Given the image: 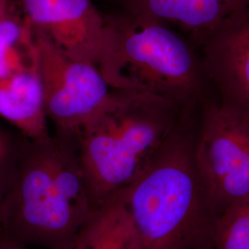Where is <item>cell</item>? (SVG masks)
Segmentation results:
<instances>
[{"instance_id": "cell-14", "label": "cell", "mask_w": 249, "mask_h": 249, "mask_svg": "<svg viewBox=\"0 0 249 249\" xmlns=\"http://www.w3.org/2000/svg\"><path fill=\"white\" fill-rule=\"evenodd\" d=\"M17 144L18 140L9 141L5 150L0 153V215L15 180Z\"/></svg>"}, {"instance_id": "cell-12", "label": "cell", "mask_w": 249, "mask_h": 249, "mask_svg": "<svg viewBox=\"0 0 249 249\" xmlns=\"http://www.w3.org/2000/svg\"><path fill=\"white\" fill-rule=\"evenodd\" d=\"M37 68L34 31L18 7L0 23V79Z\"/></svg>"}, {"instance_id": "cell-3", "label": "cell", "mask_w": 249, "mask_h": 249, "mask_svg": "<svg viewBox=\"0 0 249 249\" xmlns=\"http://www.w3.org/2000/svg\"><path fill=\"white\" fill-rule=\"evenodd\" d=\"M183 109L151 93L110 90L78 131L80 160L94 209L129 187L148 168Z\"/></svg>"}, {"instance_id": "cell-6", "label": "cell", "mask_w": 249, "mask_h": 249, "mask_svg": "<svg viewBox=\"0 0 249 249\" xmlns=\"http://www.w3.org/2000/svg\"><path fill=\"white\" fill-rule=\"evenodd\" d=\"M33 31L47 118L55 129L78 132L105 102L110 87L95 65L68 56L41 32Z\"/></svg>"}, {"instance_id": "cell-13", "label": "cell", "mask_w": 249, "mask_h": 249, "mask_svg": "<svg viewBox=\"0 0 249 249\" xmlns=\"http://www.w3.org/2000/svg\"><path fill=\"white\" fill-rule=\"evenodd\" d=\"M213 249H249V194L216 218Z\"/></svg>"}, {"instance_id": "cell-5", "label": "cell", "mask_w": 249, "mask_h": 249, "mask_svg": "<svg viewBox=\"0 0 249 249\" xmlns=\"http://www.w3.org/2000/svg\"><path fill=\"white\" fill-rule=\"evenodd\" d=\"M200 107L195 160L217 218L249 194V112L221 100Z\"/></svg>"}, {"instance_id": "cell-9", "label": "cell", "mask_w": 249, "mask_h": 249, "mask_svg": "<svg viewBox=\"0 0 249 249\" xmlns=\"http://www.w3.org/2000/svg\"><path fill=\"white\" fill-rule=\"evenodd\" d=\"M120 9L178 28L196 48L249 0H114Z\"/></svg>"}, {"instance_id": "cell-8", "label": "cell", "mask_w": 249, "mask_h": 249, "mask_svg": "<svg viewBox=\"0 0 249 249\" xmlns=\"http://www.w3.org/2000/svg\"><path fill=\"white\" fill-rule=\"evenodd\" d=\"M197 49L221 101L249 112V7L224 20Z\"/></svg>"}, {"instance_id": "cell-7", "label": "cell", "mask_w": 249, "mask_h": 249, "mask_svg": "<svg viewBox=\"0 0 249 249\" xmlns=\"http://www.w3.org/2000/svg\"><path fill=\"white\" fill-rule=\"evenodd\" d=\"M16 1L31 26L56 49L76 60L98 66L106 21L90 0Z\"/></svg>"}, {"instance_id": "cell-2", "label": "cell", "mask_w": 249, "mask_h": 249, "mask_svg": "<svg viewBox=\"0 0 249 249\" xmlns=\"http://www.w3.org/2000/svg\"><path fill=\"white\" fill-rule=\"evenodd\" d=\"M195 110L183 109L148 168L121 190L144 249H213L216 216L195 160Z\"/></svg>"}, {"instance_id": "cell-1", "label": "cell", "mask_w": 249, "mask_h": 249, "mask_svg": "<svg viewBox=\"0 0 249 249\" xmlns=\"http://www.w3.org/2000/svg\"><path fill=\"white\" fill-rule=\"evenodd\" d=\"M94 210L78 132L18 139L15 180L0 215L9 236L36 249H73Z\"/></svg>"}, {"instance_id": "cell-10", "label": "cell", "mask_w": 249, "mask_h": 249, "mask_svg": "<svg viewBox=\"0 0 249 249\" xmlns=\"http://www.w3.org/2000/svg\"><path fill=\"white\" fill-rule=\"evenodd\" d=\"M0 116L27 139L40 140L50 135L38 68L0 79Z\"/></svg>"}, {"instance_id": "cell-16", "label": "cell", "mask_w": 249, "mask_h": 249, "mask_svg": "<svg viewBox=\"0 0 249 249\" xmlns=\"http://www.w3.org/2000/svg\"><path fill=\"white\" fill-rule=\"evenodd\" d=\"M8 143H9V140H4L3 138L0 137V153L5 150Z\"/></svg>"}, {"instance_id": "cell-11", "label": "cell", "mask_w": 249, "mask_h": 249, "mask_svg": "<svg viewBox=\"0 0 249 249\" xmlns=\"http://www.w3.org/2000/svg\"><path fill=\"white\" fill-rule=\"evenodd\" d=\"M73 249H144L122 191L93 211L78 233Z\"/></svg>"}, {"instance_id": "cell-4", "label": "cell", "mask_w": 249, "mask_h": 249, "mask_svg": "<svg viewBox=\"0 0 249 249\" xmlns=\"http://www.w3.org/2000/svg\"><path fill=\"white\" fill-rule=\"evenodd\" d=\"M105 15L98 69L113 89L151 93L182 108L207 100L210 83L186 36L148 17L119 9Z\"/></svg>"}, {"instance_id": "cell-17", "label": "cell", "mask_w": 249, "mask_h": 249, "mask_svg": "<svg viewBox=\"0 0 249 249\" xmlns=\"http://www.w3.org/2000/svg\"><path fill=\"white\" fill-rule=\"evenodd\" d=\"M18 7H19V6H18V5H17V6H16V7H15V8H14V9H11V10H10V11H9V12H7V13H6V14H3V15H0V23H1V22H2V20H3V19H4V18H6V17H8V16H9V14H11V13H12V12H13V11H15V10H16V9H18Z\"/></svg>"}, {"instance_id": "cell-15", "label": "cell", "mask_w": 249, "mask_h": 249, "mask_svg": "<svg viewBox=\"0 0 249 249\" xmlns=\"http://www.w3.org/2000/svg\"><path fill=\"white\" fill-rule=\"evenodd\" d=\"M0 249H35L9 236L0 226Z\"/></svg>"}]
</instances>
